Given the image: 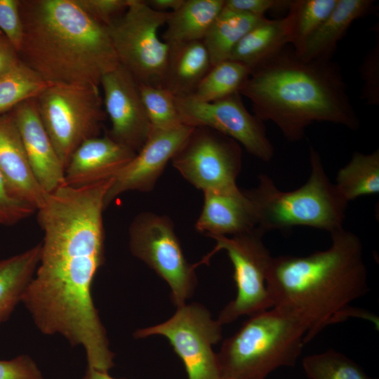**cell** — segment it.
Returning <instances> with one entry per match:
<instances>
[{
  "label": "cell",
  "instance_id": "31",
  "mask_svg": "<svg viewBox=\"0 0 379 379\" xmlns=\"http://www.w3.org/2000/svg\"><path fill=\"white\" fill-rule=\"evenodd\" d=\"M152 131H167L184 125L175 97L165 88L138 84Z\"/></svg>",
  "mask_w": 379,
  "mask_h": 379
},
{
  "label": "cell",
  "instance_id": "36",
  "mask_svg": "<svg viewBox=\"0 0 379 379\" xmlns=\"http://www.w3.org/2000/svg\"><path fill=\"white\" fill-rule=\"evenodd\" d=\"M0 379H45L35 361L21 354L9 360H0Z\"/></svg>",
  "mask_w": 379,
  "mask_h": 379
},
{
  "label": "cell",
  "instance_id": "13",
  "mask_svg": "<svg viewBox=\"0 0 379 379\" xmlns=\"http://www.w3.org/2000/svg\"><path fill=\"white\" fill-rule=\"evenodd\" d=\"M175 102L183 124L211 128L232 138L263 161L272 159L274 149L263 121L246 109L239 93L211 102L175 97Z\"/></svg>",
  "mask_w": 379,
  "mask_h": 379
},
{
  "label": "cell",
  "instance_id": "32",
  "mask_svg": "<svg viewBox=\"0 0 379 379\" xmlns=\"http://www.w3.org/2000/svg\"><path fill=\"white\" fill-rule=\"evenodd\" d=\"M93 20L107 27L126 11L128 0H75Z\"/></svg>",
  "mask_w": 379,
  "mask_h": 379
},
{
  "label": "cell",
  "instance_id": "14",
  "mask_svg": "<svg viewBox=\"0 0 379 379\" xmlns=\"http://www.w3.org/2000/svg\"><path fill=\"white\" fill-rule=\"evenodd\" d=\"M100 86L105 111L111 121L106 134L137 153L152 131L138 83L119 65L102 77Z\"/></svg>",
  "mask_w": 379,
  "mask_h": 379
},
{
  "label": "cell",
  "instance_id": "26",
  "mask_svg": "<svg viewBox=\"0 0 379 379\" xmlns=\"http://www.w3.org/2000/svg\"><path fill=\"white\" fill-rule=\"evenodd\" d=\"M347 203L358 197L379 193V150L369 154L356 152L337 173L334 184Z\"/></svg>",
  "mask_w": 379,
  "mask_h": 379
},
{
  "label": "cell",
  "instance_id": "30",
  "mask_svg": "<svg viewBox=\"0 0 379 379\" xmlns=\"http://www.w3.org/2000/svg\"><path fill=\"white\" fill-rule=\"evenodd\" d=\"M338 0L290 1L294 13L291 44L300 55L310 36L321 26L333 11Z\"/></svg>",
  "mask_w": 379,
  "mask_h": 379
},
{
  "label": "cell",
  "instance_id": "39",
  "mask_svg": "<svg viewBox=\"0 0 379 379\" xmlns=\"http://www.w3.org/2000/svg\"><path fill=\"white\" fill-rule=\"evenodd\" d=\"M147 5L155 11L160 12H171L176 11L184 3L185 0H149L145 1Z\"/></svg>",
  "mask_w": 379,
  "mask_h": 379
},
{
  "label": "cell",
  "instance_id": "28",
  "mask_svg": "<svg viewBox=\"0 0 379 379\" xmlns=\"http://www.w3.org/2000/svg\"><path fill=\"white\" fill-rule=\"evenodd\" d=\"M49 84L22 62L0 76V114L36 98Z\"/></svg>",
  "mask_w": 379,
  "mask_h": 379
},
{
  "label": "cell",
  "instance_id": "25",
  "mask_svg": "<svg viewBox=\"0 0 379 379\" xmlns=\"http://www.w3.org/2000/svg\"><path fill=\"white\" fill-rule=\"evenodd\" d=\"M265 18L232 11L222 7L202 41L212 66L228 60L242 37Z\"/></svg>",
  "mask_w": 379,
  "mask_h": 379
},
{
  "label": "cell",
  "instance_id": "1",
  "mask_svg": "<svg viewBox=\"0 0 379 379\" xmlns=\"http://www.w3.org/2000/svg\"><path fill=\"white\" fill-rule=\"evenodd\" d=\"M113 179L82 187L62 186L48 193L36 212L44 232L39 261L22 302L44 334L63 336L81 346L87 366H114L91 294L105 263V197Z\"/></svg>",
  "mask_w": 379,
  "mask_h": 379
},
{
  "label": "cell",
  "instance_id": "19",
  "mask_svg": "<svg viewBox=\"0 0 379 379\" xmlns=\"http://www.w3.org/2000/svg\"><path fill=\"white\" fill-rule=\"evenodd\" d=\"M255 228L253 206L244 190L204 192V205L195 223L196 230L207 237H231Z\"/></svg>",
  "mask_w": 379,
  "mask_h": 379
},
{
  "label": "cell",
  "instance_id": "29",
  "mask_svg": "<svg viewBox=\"0 0 379 379\" xmlns=\"http://www.w3.org/2000/svg\"><path fill=\"white\" fill-rule=\"evenodd\" d=\"M302 364L310 379H371L358 364L333 349L307 355Z\"/></svg>",
  "mask_w": 379,
  "mask_h": 379
},
{
  "label": "cell",
  "instance_id": "37",
  "mask_svg": "<svg viewBox=\"0 0 379 379\" xmlns=\"http://www.w3.org/2000/svg\"><path fill=\"white\" fill-rule=\"evenodd\" d=\"M288 1L277 0H225L223 8L256 17H265L271 8L286 4Z\"/></svg>",
  "mask_w": 379,
  "mask_h": 379
},
{
  "label": "cell",
  "instance_id": "5",
  "mask_svg": "<svg viewBox=\"0 0 379 379\" xmlns=\"http://www.w3.org/2000/svg\"><path fill=\"white\" fill-rule=\"evenodd\" d=\"M311 172L298 189L284 192L266 174L253 189L244 190L255 213L256 227L265 234L293 226H307L329 233L343 227L348 203L325 172L320 154L310 149Z\"/></svg>",
  "mask_w": 379,
  "mask_h": 379
},
{
  "label": "cell",
  "instance_id": "33",
  "mask_svg": "<svg viewBox=\"0 0 379 379\" xmlns=\"http://www.w3.org/2000/svg\"><path fill=\"white\" fill-rule=\"evenodd\" d=\"M36 211L32 206L11 194L0 172V225H14Z\"/></svg>",
  "mask_w": 379,
  "mask_h": 379
},
{
  "label": "cell",
  "instance_id": "6",
  "mask_svg": "<svg viewBox=\"0 0 379 379\" xmlns=\"http://www.w3.org/2000/svg\"><path fill=\"white\" fill-rule=\"evenodd\" d=\"M305 335L302 323L281 309L250 316L217 353L221 379H265L280 367L294 366Z\"/></svg>",
  "mask_w": 379,
  "mask_h": 379
},
{
  "label": "cell",
  "instance_id": "23",
  "mask_svg": "<svg viewBox=\"0 0 379 379\" xmlns=\"http://www.w3.org/2000/svg\"><path fill=\"white\" fill-rule=\"evenodd\" d=\"M225 0H185L171 12L163 41L169 46L203 41L224 6Z\"/></svg>",
  "mask_w": 379,
  "mask_h": 379
},
{
  "label": "cell",
  "instance_id": "34",
  "mask_svg": "<svg viewBox=\"0 0 379 379\" xmlns=\"http://www.w3.org/2000/svg\"><path fill=\"white\" fill-rule=\"evenodd\" d=\"M19 4L20 1L18 0H0V30L18 53L22 44L23 36Z\"/></svg>",
  "mask_w": 379,
  "mask_h": 379
},
{
  "label": "cell",
  "instance_id": "7",
  "mask_svg": "<svg viewBox=\"0 0 379 379\" xmlns=\"http://www.w3.org/2000/svg\"><path fill=\"white\" fill-rule=\"evenodd\" d=\"M99 87L49 84L36 98L41 120L65 170L80 145L100 135L107 114Z\"/></svg>",
  "mask_w": 379,
  "mask_h": 379
},
{
  "label": "cell",
  "instance_id": "24",
  "mask_svg": "<svg viewBox=\"0 0 379 379\" xmlns=\"http://www.w3.org/2000/svg\"><path fill=\"white\" fill-rule=\"evenodd\" d=\"M41 245L0 260V326L22 302L39 264Z\"/></svg>",
  "mask_w": 379,
  "mask_h": 379
},
{
  "label": "cell",
  "instance_id": "16",
  "mask_svg": "<svg viewBox=\"0 0 379 379\" xmlns=\"http://www.w3.org/2000/svg\"><path fill=\"white\" fill-rule=\"evenodd\" d=\"M135 154L106 133L90 138L72 154L65 170V185L82 187L115 178Z\"/></svg>",
  "mask_w": 379,
  "mask_h": 379
},
{
  "label": "cell",
  "instance_id": "11",
  "mask_svg": "<svg viewBox=\"0 0 379 379\" xmlns=\"http://www.w3.org/2000/svg\"><path fill=\"white\" fill-rule=\"evenodd\" d=\"M165 337L182 361L188 379H221L217 353L213 346L222 339V325L199 303L178 307L166 321L138 329L137 339Z\"/></svg>",
  "mask_w": 379,
  "mask_h": 379
},
{
  "label": "cell",
  "instance_id": "40",
  "mask_svg": "<svg viewBox=\"0 0 379 379\" xmlns=\"http://www.w3.org/2000/svg\"><path fill=\"white\" fill-rule=\"evenodd\" d=\"M82 379H126L115 378L112 377L108 371H100L93 368L87 366L86 373Z\"/></svg>",
  "mask_w": 379,
  "mask_h": 379
},
{
  "label": "cell",
  "instance_id": "27",
  "mask_svg": "<svg viewBox=\"0 0 379 379\" xmlns=\"http://www.w3.org/2000/svg\"><path fill=\"white\" fill-rule=\"evenodd\" d=\"M251 69L232 60L220 62L211 68L189 98L202 102H211L236 93L248 79Z\"/></svg>",
  "mask_w": 379,
  "mask_h": 379
},
{
  "label": "cell",
  "instance_id": "35",
  "mask_svg": "<svg viewBox=\"0 0 379 379\" xmlns=\"http://www.w3.org/2000/svg\"><path fill=\"white\" fill-rule=\"evenodd\" d=\"M363 96L371 105L379 104V41L366 56L361 67Z\"/></svg>",
  "mask_w": 379,
  "mask_h": 379
},
{
  "label": "cell",
  "instance_id": "15",
  "mask_svg": "<svg viewBox=\"0 0 379 379\" xmlns=\"http://www.w3.org/2000/svg\"><path fill=\"white\" fill-rule=\"evenodd\" d=\"M193 128L184 124L171 130L152 131L142 147L114 179L105 197V208L124 192H151Z\"/></svg>",
  "mask_w": 379,
  "mask_h": 379
},
{
  "label": "cell",
  "instance_id": "9",
  "mask_svg": "<svg viewBox=\"0 0 379 379\" xmlns=\"http://www.w3.org/2000/svg\"><path fill=\"white\" fill-rule=\"evenodd\" d=\"M132 255L145 262L169 286L173 303H186L197 286L196 267L187 260L174 224L166 215L151 211L138 214L128 227Z\"/></svg>",
  "mask_w": 379,
  "mask_h": 379
},
{
  "label": "cell",
  "instance_id": "8",
  "mask_svg": "<svg viewBox=\"0 0 379 379\" xmlns=\"http://www.w3.org/2000/svg\"><path fill=\"white\" fill-rule=\"evenodd\" d=\"M171 12H160L145 1L128 0L126 11L106 27L122 65L138 84L161 87L169 46L159 36Z\"/></svg>",
  "mask_w": 379,
  "mask_h": 379
},
{
  "label": "cell",
  "instance_id": "17",
  "mask_svg": "<svg viewBox=\"0 0 379 379\" xmlns=\"http://www.w3.org/2000/svg\"><path fill=\"white\" fill-rule=\"evenodd\" d=\"M12 112L32 168L42 188L51 193L65 186V168L41 120L36 98L23 101Z\"/></svg>",
  "mask_w": 379,
  "mask_h": 379
},
{
  "label": "cell",
  "instance_id": "2",
  "mask_svg": "<svg viewBox=\"0 0 379 379\" xmlns=\"http://www.w3.org/2000/svg\"><path fill=\"white\" fill-rule=\"evenodd\" d=\"M331 244L307 255L272 257L267 277L273 307L298 318L305 344L327 326L350 318L372 320L351 303L369 291L359 238L343 227L330 233Z\"/></svg>",
  "mask_w": 379,
  "mask_h": 379
},
{
  "label": "cell",
  "instance_id": "18",
  "mask_svg": "<svg viewBox=\"0 0 379 379\" xmlns=\"http://www.w3.org/2000/svg\"><path fill=\"white\" fill-rule=\"evenodd\" d=\"M0 172L13 197L36 211L44 204L48 193L33 172L12 110L0 114Z\"/></svg>",
  "mask_w": 379,
  "mask_h": 379
},
{
  "label": "cell",
  "instance_id": "4",
  "mask_svg": "<svg viewBox=\"0 0 379 379\" xmlns=\"http://www.w3.org/2000/svg\"><path fill=\"white\" fill-rule=\"evenodd\" d=\"M21 61L48 84L100 86L120 64L105 27L75 0H22Z\"/></svg>",
  "mask_w": 379,
  "mask_h": 379
},
{
  "label": "cell",
  "instance_id": "22",
  "mask_svg": "<svg viewBox=\"0 0 379 379\" xmlns=\"http://www.w3.org/2000/svg\"><path fill=\"white\" fill-rule=\"evenodd\" d=\"M373 1L338 0L333 11L310 36L302 53L305 60H331L351 24L372 9Z\"/></svg>",
  "mask_w": 379,
  "mask_h": 379
},
{
  "label": "cell",
  "instance_id": "12",
  "mask_svg": "<svg viewBox=\"0 0 379 379\" xmlns=\"http://www.w3.org/2000/svg\"><path fill=\"white\" fill-rule=\"evenodd\" d=\"M171 161L183 178L203 192L239 188L241 145L211 128L194 127Z\"/></svg>",
  "mask_w": 379,
  "mask_h": 379
},
{
  "label": "cell",
  "instance_id": "38",
  "mask_svg": "<svg viewBox=\"0 0 379 379\" xmlns=\"http://www.w3.org/2000/svg\"><path fill=\"white\" fill-rule=\"evenodd\" d=\"M21 62L18 51L0 30V76L12 70Z\"/></svg>",
  "mask_w": 379,
  "mask_h": 379
},
{
  "label": "cell",
  "instance_id": "10",
  "mask_svg": "<svg viewBox=\"0 0 379 379\" xmlns=\"http://www.w3.org/2000/svg\"><path fill=\"white\" fill-rule=\"evenodd\" d=\"M265 233L258 228L235 236L213 235V250L204 258L225 251L234 268L237 295L220 311L217 320L220 324L232 323L243 316H251L270 309L272 302L267 289V277L273 256L265 246Z\"/></svg>",
  "mask_w": 379,
  "mask_h": 379
},
{
  "label": "cell",
  "instance_id": "3",
  "mask_svg": "<svg viewBox=\"0 0 379 379\" xmlns=\"http://www.w3.org/2000/svg\"><path fill=\"white\" fill-rule=\"evenodd\" d=\"M239 93L257 118L272 121L288 141L302 139L314 122L359 126L338 64L305 60L293 48L285 46L251 70Z\"/></svg>",
  "mask_w": 379,
  "mask_h": 379
},
{
  "label": "cell",
  "instance_id": "21",
  "mask_svg": "<svg viewBox=\"0 0 379 379\" xmlns=\"http://www.w3.org/2000/svg\"><path fill=\"white\" fill-rule=\"evenodd\" d=\"M212 67L202 41L169 46L161 87L175 97H189Z\"/></svg>",
  "mask_w": 379,
  "mask_h": 379
},
{
  "label": "cell",
  "instance_id": "20",
  "mask_svg": "<svg viewBox=\"0 0 379 379\" xmlns=\"http://www.w3.org/2000/svg\"><path fill=\"white\" fill-rule=\"evenodd\" d=\"M293 21L294 13L288 4L287 15L276 20L265 18L242 37L228 60L243 64L251 72L291 44Z\"/></svg>",
  "mask_w": 379,
  "mask_h": 379
}]
</instances>
